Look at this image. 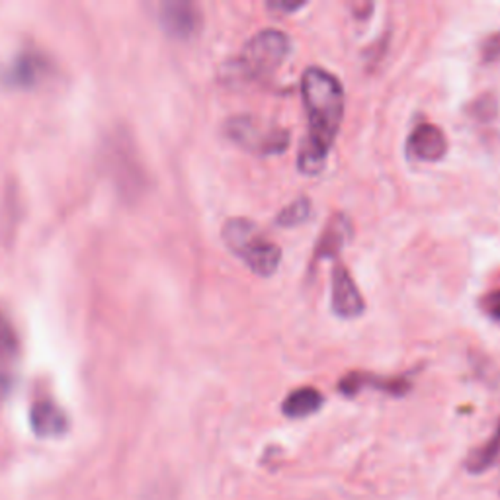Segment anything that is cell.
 <instances>
[{
	"mask_svg": "<svg viewBox=\"0 0 500 500\" xmlns=\"http://www.w3.org/2000/svg\"><path fill=\"white\" fill-rule=\"evenodd\" d=\"M500 57V33L488 38L483 43V59L485 61H496Z\"/></svg>",
	"mask_w": 500,
	"mask_h": 500,
	"instance_id": "cell-17",
	"label": "cell"
},
{
	"mask_svg": "<svg viewBox=\"0 0 500 500\" xmlns=\"http://www.w3.org/2000/svg\"><path fill=\"white\" fill-rule=\"evenodd\" d=\"M352 239V224L346 215H332L315 249V259H335Z\"/></svg>",
	"mask_w": 500,
	"mask_h": 500,
	"instance_id": "cell-9",
	"label": "cell"
},
{
	"mask_svg": "<svg viewBox=\"0 0 500 500\" xmlns=\"http://www.w3.org/2000/svg\"><path fill=\"white\" fill-rule=\"evenodd\" d=\"M498 461H500V420L496 425L495 434L488 438L481 448H475L469 453V458H468V461H465V465H468V471H471V473H485Z\"/></svg>",
	"mask_w": 500,
	"mask_h": 500,
	"instance_id": "cell-12",
	"label": "cell"
},
{
	"mask_svg": "<svg viewBox=\"0 0 500 500\" xmlns=\"http://www.w3.org/2000/svg\"><path fill=\"white\" fill-rule=\"evenodd\" d=\"M320 405H323V395L315 387H302L285 397L282 410L290 418H305L315 415Z\"/></svg>",
	"mask_w": 500,
	"mask_h": 500,
	"instance_id": "cell-11",
	"label": "cell"
},
{
	"mask_svg": "<svg viewBox=\"0 0 500 500\" xmlns=\"http://www.w3.org/2000/svg\"><path fill=\"white\" fill-rule=\"evenodd\" d=\"M483 309L500 323V290L487 294L483 299Z\"/></svg>",
	"mask_w": 500,
	"mask_h": 500,
	"instance_id": "cell-16",
	"label": "cell"
},
{
	"mask_svg": "<svg viewBox=\"0 0 500 500\" xmlns=\"http://www.w3.org/2000/svg\"><path fill=\"white\" fill-rule=\"evenodd\" d=\"M16 332L10 320L4 317L3 311H0V358H8L16 352Z\"/></svg>",
	"mask_w": 500,
	"mask_h": 500,
	"instance_id": "cell-14",
	"label": "cell"
},
{
	"mask_svg": "<svg viewBox=\"0 0 500 500\" xmlns=\"http://www.w3.org/2000/svg\"><path fill=\"white\" fill-rule=\"evenodd\" d=\"M332 309L342 319L360 317L365 309L358 285L342 264L332 268Z\"/></svg>",
	"mask_w": 500,
	"mask_h": 500,
	"instance_id": "cell-5",
	"label": "cell"
},
{
	"mask_svg": "<svg viewBox=\"0 0 500 500\" xmlns=\"http://www.w3.org/2000/svg\"><path fill=\"white\" fill-rule=\"evenodd\" d=\"M30 426L39 438H57L69 428V418L55 403L38 401L30 410Z\"/></svg>",
	"mask_w": 500,
	"mask_h": 500,
	"instance_id": "cell-8",
	"label": "cell"
},
{
	"mask_svg": "<svg viewBox=\"0 0 500 500\" xmlns=\"http://www.w3.org/2000/svg\"><path fill=\"white\" fill-rule=\"evenodd\" d=\"M448 151V141L438 126L420 124L408 136V153L418 161H440Z\"/></svg>",
	"mask_w": 500,
	"mask_h": 500,
	"instance_id": "cell-7",
	"label": "cell"
},
{
	"mask_svg": "<svg viewBox=\"0 0 500 500\" xmlns=\"http://www.w3.org/2000/svg\"><path fill=\"white\" fill-rule=\"evenodd\" d=\"M225 133L239 147L259 154H277L290 145V131L277 126H264L252 116L231 118L225 124Z\"/></svg>",
	"mask_w": 500,
	"mask_h": 500,
	"instance_id": "cell-4",
	"label": "cell"
},
{
	"mask_svg": "<svg viewBox=\"0 0 500 500\" xmlns=\"http://www.w3.org/2000/svg\"><path fill=\"white\" fill-rule=\"evenodd\" d=\"M290 53V39L280 30H262L244 46L241 71L250 79H268Z\"/></svg>",
	"mask_w": 500,
	"mask_h": 500,
	"instance_id": "cell-3",
	"label": "cell"
},
{
	"mask_svg": "<svg viewBox=\"0 0 500 500\" xmlns=\"http://www.w3.org/2000/svg\"><path fill=\"white\" fill-rule=\"evenodd\" d=\"M224 241L249 268L262 277L272 276L282 260V250L266 239L249 219L235 217L224 225Z\"/></svg>",
	"mask_w": 500,
	"mask_h": 500,
	"instance_id": "cell-2",
	"label": "cell"
},
{
	"mask_svg": "<svg viewBox=\"0 0 500 500\" xmlns=\"http://www.w3.org/2000/svg\"><path fill=\"white\" fill-rule=\"evenodd\" d=\"M498 495H500V481H498Z\"/></svg>",
	"mask_w": 500,
	"mask_h": 500,
	"instance_id": "cell-19",
	"label": "cell"
},
{
	"mask_svg": "<svg viewBox=\"0 0 500 500\" xmlns=\"http://www.w3.org/2000/svg\"><path fill=\"white\" fill-rule=\"evenodd\" d=\"M38 63L33 57H26V59H20L16 65H14V69L13 73H10V79H14L16 83L20 81H26L30 83L33 76H36V69H38Z\"/></svg>",
	"mask_w": 500,
	"mask_h": 500,
	"instance_id": "cell-15",
	"label": "cell"
},
{
	"mask_svg": "<svg viewBox=\"0 0 500 500\" xmlns=\"http://www.w3.org/2000/svg\"><path fill=\"white\" fill-rule=\"evenodd\" d=\"M268 6L274 10H284V13H295V10L303 8V3H270Z\"/></svg>",
	"mask_w": 500,
	"mask_h": 500,
	"instance_id": "cell-18",
	"label": "cell"
},
{
	"mask_svg": "<svg viewBox=\"0 0 500 500\" xmlns=\"http://www.w3.org/2000/svg\"><path fill=\"white\" fill-rule=\"evenodd\" d=\"M377 387L380 391L391 393L395 397L405 395L410 391V380L408 377H393V380H377L373 375H365V373H348L344 380L338 383L340 393H344L346 397L358 395L364 387Z\"/></svg>",
	"mask_w": 500,
	"mask_h": 500,
	"instance_id": "cell-10",
	"label": "cell"
},
{
	"mask_svg": "<svg viewBox=\"0 0 500 500\" xmlns=\"http://www.w3.org/2000/svg\"><path fill=\"white\" fill-rule=\"evenodd\" d=\"M311 214V204L307 197H299L295 199L294 204H290L287 207H284L280 211V215H277L276 224L280 227H295V225H302L303 221H307Z\"/></svg>",
	"mask_w": 500,
	"mask_h": 500,
	"instance_id": "cell-13",
	"label": "cell"
},
{
	"mask_svg": "<svg viewBox=\"0 0 500 500\" xmlns=\"http://www.w3.org/2000/svg\"><path fill=\"white\" fill-rule=\"evenodd\" d=\"M161 22L171 36L186 39L199 28V10L186 0H169L161 4Z\"/></svg>",
	"mask_w": 500,
	"mask_h": 500,
	"instance_id": "cell-6",
	"label": "cell"
},
{
	"mask_svg": "<svg viewBox=\"0 0 500 500\" xmlns=\"http://www.w3.org/2000/svg\"><path fill=\"white\" fill-rule=\"evenodd\" d=\"M302 96L309 133L299 149L297 166L303 174H319L327 162L344 114V91L335 75L309 66L302 76Z\"/></svg>",
	"mask_w": 500,
	"mask_h": 500,
	"instance_id": "cell-1",
	"label": "cell"
}]
</instances>
